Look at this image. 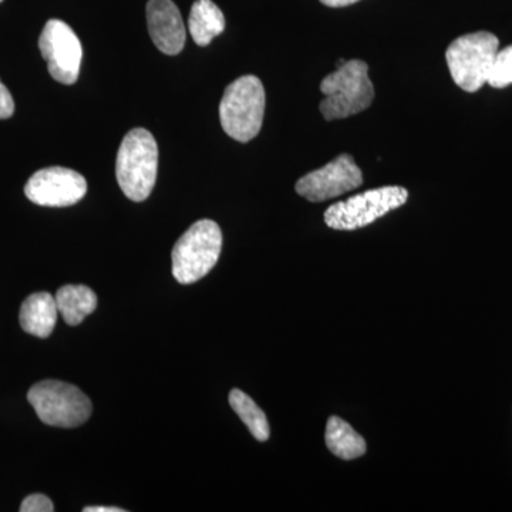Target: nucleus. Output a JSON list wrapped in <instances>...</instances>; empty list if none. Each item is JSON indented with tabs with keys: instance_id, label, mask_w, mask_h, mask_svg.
<instances>
[{
	"instance_id": "4be33fe9",
	"label": "nucleus",
	"mask_w": 512,
	"mask_h": 512,
	"mask_svg": "<svg viewBox=\"0 0 512 512\" xmlns=\"http://www.w3.org/2000/svg\"><path fill=\"white\" fill-rule=\"evenodd\" d=\"M0 2H3V0H0Z\"/></svg>"
},
{
	"instance_id": "f3484780",
	"label": "nucleus",
	"mask_w": 512,
	"mask_h": 512,
	"mask_svg": "<svg viewBox=\"0 0 512 512\" xmlns=\"http://www.w3.org/2000/svg\"><path fill=\"white\" fill-rule=\"evenodd\" d=\"M488 84L494 89H505L512 84V45L498 50Z\"/></svg>"
},
{
	"instance_id": "20e7f679",
	"label": "nucleus",
	"mask_w": 512,
	"mask_h": 512,
	"mask_svg": "<svg viewBox=\"0 0 512 512\" xmlns=\"http://www.w3.org/2000/svg\"><path fill=\"white\" fill-rule=\"evenodd\" d=\"M498 50L500 42L490 32L458 37L446 52L448 70L454 83L464 92H478L488 82Z\"/></svg>"
},
{
	"instance_id": "f257e3e1",
	"label": "nucleus",
	"mask_w": 512,
	"mask_h": 512,
	"mask_svg": "<svg viewBox=\"0 0 512 512\" xmlns=\"http://www.w3.org/2000/svg\"><path fill=\"white\" fill-rule=\"evenodd\" d=\"M325 99L320 113L326 120H340L369 109L375 100V87L369 79V66L363 60H349L320 83Z\"/></svg>"
},
{
	"instance_id": "9b49d317",
	"label": "nucleus",
	"mask_w": 512,
	"mask_h": 512,
	"mask_svg": "<svg viewBox=\"0 0 512 512\" xmlns=\"http://www.w3.org/2000/svg\"><path fill=\"white\" fill-rule=\"evenodd\" d=\"M148 32L154 45L165 55H178L185 45L183 16L173 0H150L147 3Z\"/></svg>"
},
{
	"instance_id": "f8f14e48",
	"label": "nucleus",
	"mask_w": 512,
	"mask_h": 512,
	"mask_svg": "<svg viewBox=\"0 0 512 512\" xmlns=\"http://www.w3.org/2000/svg\"><path fill=\"white\" fill-rule=\"evenodd\" d=\"M59 309L55 296L49 292H37L25 299L20 308V326L29 335L46 339L56 328Z\"/></svg>"
},
{
	"instance_id": "aec40b11",
	"label": "nucleus",
	"mask_w": 512,
	"mask_h": 512,
	"mask_svg": "<svg viewBox=\"0 0 512 512\" xmlns=\"http://www.w3.org/2000/svg\"><path fill=\"white\" fill-rule=\"evenodd\" d=\"M323 5L329 6V8H345V6L353 5V3L359 2V0H320Z\"/></svg>"
},
{
	"instance_id": "1a4fd4ad",
	"label": "nucleus",
	"mask_w": 512,
	"mask_h": 512,
	"mask_svg": "<svg viewBox=\"0 0 512 512\" xmlns=\"http://www.w3.org/2000/svg\"><path fill=\"white\" fill-rule=\"evenodd\" d=\"M363 183L362 170L349 154H342L325 167L303 175L295 188L301 197L311 202H323L356 190Z\"/></svg>"
},
{
	"instance_id": "dca6fc26",
	"label": "nucleus",
	"mask_w": 512,
	"mask_h": 512,
	"mask_svg": "<svg viewBox=\"0 0 512 512\" xmlns=\"http://www.w3.org/2000/svg\"><path fill=\"white\" fill-rule=\"evenodd\" d=\"M229 404L239 419L244 421L245 426L251 431L252 436L258 441H266L271 436V427L265 413L259 409L258 404L241 390L234 389L229 393Z\"/></svg>"
},
{
	"instance_id": "ddd939ff",
	"label": "nucleus",
	"mask_w": 512,
	"mask_h": 512,
	"mask_svg": "<svg viewBox=\"0 0 512 512\" xmlns=\"http://www.w3.org/2000/svg\"><path fill=\"white\" fill-rule=\"evenodd\" d=\"M57 309L70 326H77L97 308L96 293L84 285L62 286L56 293Z\"/></svg>"
},
{
	"instance_id": "412c9836",
	"label": "nucleus",
	"mask_w": 512,
	"mask_h": 512,
	"mask_svg": "<svg viewBox=\"0 0 512 512\" xmlns=\"http://www.w3.org/2000/svg\"><path fill=\"white\" fill-rule=\"evenodd\" d=\"M83 512H126L123 508L117 507H86Z\"/></svg>"
},
{
	"instance_id": "6e6552de",
	"label": "nucleus",
	"mask_w": 512,
	"mask_h": 512,
	"mask_svg": "<svg viewBox=\"0 0 512 512\" xmlns=\"http://www.w3.org/2000/svg\"><path fill=\"white\" fill-rule=\"evenodd\" d=\"M39 47L56 82L69 86L77 82L82 66V43L67 23L49 20L40 35Z\"/></svg>"
},
{
	"instance_id": "39448f33",
	"label": "nucleus",
	"mask_w": 512,
	"mask_h": 512,
	"mask_svg": "<svg viewBox=\"0 0 512 512\" xmlns=\"http://www.w3.org/2000/svg\"><path fill=\"white\" fill-rule=\"evenodd\" d=\"M221 249L222 232L217 222H195L173 249L174 278L183 285L200 281L217 265Z\"/></svg>"
},
{
	"instance_id": "4468645a",
	"label": "nucleus",
	"mask_w": 512,
	"mask_h": 512,
	"mask_svg": "<svg viewBox=\"0 0 512 512\" xmlns=\"http://www.w3.org/2000/svg\"><path fill=\"white\" fill-rule=\"evenodd\" d=\"M188 29L198 46H208L225 30V18L212 0H197L192 5Z\"/></svg>"
},
{
	"instance_id": "7ed1b4c3",
	"label": "nucleus",
	"mask_w": 512,
	"mask_h": 512,
	"mask_svg": "<svg viewBox=\"0 0 512 512\" xmlns=\"http://www.w3.org/2000/svg\"><path fill=\"white\" fill-rule=\"evenodd\" d=\"M265 89L256 76H242L225 89L220 104L221 126L239 143L258 136L264 123Z\"/></svg>"
},
{
	"instance_id": "9d476101",
	"label": "nucleus",
	"mask_w": 512,
	"mask_h": 512,
	"mask_svg": "<svg viewBox=\"0 0 512 512\" xmlns=\"http://www.w3.org/2000/svg\"><path fill=\"white\" fill-rule=\"evenodd\" d=\"M87 181L82 174L64 167H49L37 171L26 184L25 194L33 204L42 207H72L82 201Z\"/></svg>"
},
{
	"instance_id": "a211bd4d",
	"label": "nucleus",
	"mask_w": 512,
	"mask_h": 512,
	"mask_svg": "<svg viewBox=\"0 0 512 512\" xmlns=\"http://www.w3.org/2000/svg\"><path fill=\"white\" fill-rule=\"evenodd\" d=\"M55 505L52 500L43 494H32L23 500L20 505V512H53Z\"/></svg>"
},
{
	"instance_id": "423d86ee",
	"label": "nucleus",
	"mask_w": 512,
	"mask_h": 512,
	"mask_svg": "<svg viewBox=\"0 0 512 512\" xmlns=\"http://www.w3.org/2000/svg\"><path fill=\"white\" fill-rule=\"evenodd\" d=\"M29 403L47 426L73 429L92 416V402L73 384L60 380H43L30 387Z\"/></svg>"
},
{
	"instance_id": "6ab92c4d",
	"label": "nucleus",
	"mask_w": 512,
	"mask_h": 512,
	"mask_svg": "<svg viewBox=\"0 0 512 512\" xmlns=\"http://www.w3.org/2000/svg\"><path fill=\"white\" fill-rule=\"evenodd\" d=\"M15 113V101L12 94L0 82V120L9 119Z\"/></svg>"
},
{
	"instance_id": "2eb2a0df",
	"label": "nucleus",
	"mask_w": 512,
	"mask_h": 512,
	"mask_svg": "<svg viewBox=\"0 0 512 512\" xmlns=\"http://www.w3.org/2000/svg\"><path fill=\"white\" fill-rule=\"evenodd\" d=\"M325 440L330 453L342 460H355L366 454L365 439L339 417L333 416L328 420Z\"/></svg>"
},
{
	"instance_id": "f03ea898",
	"label": "nucleus",
	"mask_w": 512,
	"mask_h": 512,
	"mask_svg": "<svg viewBox=\"0 0 512 512\" xmlns=\"http://www.w3.org/2000/svg\"><path fill=\"white\" fill-rule=\"evenodd\" d=\"M158 146L146 128H133L121 141L116 175L128 200L141 202L150 197L157 181Z\"/></svg>"
},
{
	"instance_id": "0eeeda50",
	"label": "nucleus",
	"mask_w": 512,
	"mask_h": 512,
	"mask_svg": "<svg viewBox=\"0 0 512 512\" xmlns=\"http://www.w3.org/2000/svg\"><path fill=\"white\" fill-rule=\"evenodd\" d=\"M409 200V191L399 185L376 188L357 194L349 200L330 205L325 212L329 228L355 231L397 210Z\"/></svg>"
}]
</instances>
